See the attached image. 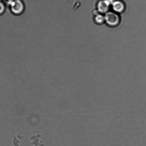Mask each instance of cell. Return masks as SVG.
Instances as JSON below:
<instances>
[{"label":"cell","instance_id":"obj_2","mask_svg":"<svg viewBox=\"0 0 146 146\" xmlns=\"http://www.w3.org/2000/svg\"><path fill=\"white\" fill-rule=\"evenodd\" d=\"M105 20L109 25L115 26L119 23V18L117 14L109 12L105 15Z\"/></svg>","mask_w":146,"mask_h":146},{"label":"cell","instance_id":"obj_1","mask_svg":"<svg viewBox=\"0 0 146 146\" xmlns=\"http://www.w3.org/2000/svg\"><path fill=\"white\" fill-rule=\"evenodd\" d=\"M8 3L11 12L14 15H19L24 12L25 5L22 0H14Z\"/></svg>","mask_w":146,"mask_h":146},{"label":"cell","instance_id":"obj_3","mask_svg":"<svg viewBox=\"0 0 146 146\" xmlns=\"http://www.w3.org/2000/svg\"><path fill=\"white\" fill-rule=\"evenodd\" d=\"M110 5L106 0H101L99 2L97 7L99 12L105 13L108 11Z\"/></svg>","mask_w":146,"mask_h":146},{"label":"cell","instance_id":"obj_5","mask_svg":"<svg viewBox=\"0 0 146 146\" xmlns=\"http://www.w3.org/2000/svg\"><path fill=\"white\" fill-rule=\"evenodd\" d=\"M95 21L98 23H102L105 20V18L101 15H98L95 17Z\"/></svg>","mask_w":146,"mask_h":146},{"label":"cell","instance_id":"obj_8","mask_svg":"<svg viewBox=\"0 0 146 146\" xmlns=\"http://www.w3.org/2000/svg\"><path fill=\"white\" fill-rule=\"evenodd\" d=\"M14 1V0H8V2H10V1Z\"/></svg>","mask_w":146,"mask_h":146},{"label":"cell","instance_id":"obj_7","mask_svg":"<svg viewBox=\"0 0 146 146\" xmlns=\"http://www.w3.org/2000/svg\"><path fill=\"white\" fill-rule=\"evenodd\" d=\"M110 4H113L115 1L114 0H106Z\"/></svg>","mask_w":146,"mask_h":146},{"label":"cell","instance_id":"obj_6","mask_svg":"<svg viewBox=\"0 0 146 146\" xmlns=\"http://www.w3.org/2000/svg\"><path fill=\"white\" fill-rule=\"evenodd\" d=\"M6 7L5 4L3 1H0V16L2 15L5 13Z\"/></svg>","mask_w":146,"mask_h":146},{"label":"cell","instance_id":"obj_4","mask_svg":"<svg viewBox=\"0 0 146 146\" xmlns=\"http://www.w3.org/2000/svg\"><path fill=\"white\" fill-rule=\"evenodd\" d=\"M112 5L114 11L118 13L122 12L125 8L123 3L120 1H114Z\"/></svg>","mask_w":146,"mask_h":146},{"label":"cell","instance_id":"obj_9","mask_svg":"<svg viewBox=\"0 0 146 146\" xmlns=\"http://www.w3.org/2000/svg\"><path fill=\"white\" fill-rule=\"evenodd\" d=\"M4 0H0V1H3Z\"/></svg>","mask_w":146,"mask_h":146}]
</instances>
